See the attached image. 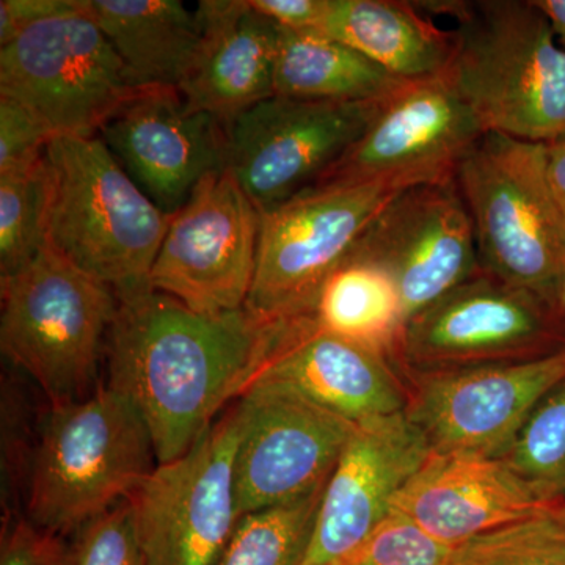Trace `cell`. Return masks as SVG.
Masks as SVG:
<instances>
[{
    "label": "cell",
    "instance_id": "27",
    "mask_svg": "<svg viewBox=\"0 0 565 565\" xmlns=\"http://www.w3.org/2000/svg\"><path fill=\"white\" fill-rule=\"evenodd\" d=\"M548 504L565 503V379L527 416L498 457Z\"/></svg>",
    "mask_w": 565,
    "mask_h": 565
},
{
    "label": "cell",
    "instance_id": "2",
    "mask_svg": "<svg viewBox=\"0 0 565 565\" xmlns=\"http://www.w3.org/2000/svg\"><path fill=\"white\" fill-rule=\"evenodd\" d=\"M414 3L455 18L444 77L486 132L546 143L565 131V50L534 0Z\"/></svg>",
    "mask_w": 565,
    "mask_h": 565
},
{
    "label": "cell",
    "instance_id": "14",
    "mask_svg": "<svg viewBox=\"0 0 565 565\" xmlns=\"http://www.w3.org/2000/svg\"><path fill=\"white\" fill-rule=\"evenodd\" d=\"M484 134L444 76L407 81L382 99L363 136L315 185L382 184L405 191L451 182Z\"/></svg>",
    "mask_w": 565,
    "mask_h": 565
},
{
    "label": "cell",
    "instance_id": "6",
    "mask_svg": "<svg viewBox=\"0 0 565 565\" xmlns=\"http://www.w3.org/2000/svg\"><path fill=\"white\" fill-rule=\"evenodd\" d=\"M455 181L473 222L481 269L556 302L565 214L546 177L544 143L486 132Z\"/></svg>",
    "mask_w": 565,
    "mask_h": 565
},
{
    "label": "cell",
    "instance_id": "39",
    "mask_svg": "<svg viewBox=\"0 0 565 565\" xmlns=\"http://www.w3.org/2000/svg\"><path fill=\"white\" fill-rule=\"evenodd\" d=\"M557 511H559L561 516L565 520V503L559 504V508H557Z\"/></svg>",
    "mask_w": 565,
    "mask_h": 565
},
{
    "label": "cell",
    "instance_id": "21",
    "mask_svg": "<svg viewBox=\"0 0 565 565\" xmlns=\"http://www.w3.org/2000/svg\"><path fill=\"white\" fill-rule=\"evenodd\" d=\"M202 40L178 92L192 110L228 125L275 96L278 25L247 0H203L196 7Z\"/></svg>",
    "mask_w": 565,
    "mask_h": 565
},
{
    "label": "cell",
    "instance_id": "16",
    "mask_svg": "<svg viewBox=\"0 0 565 565\" xmlns=\"http://www.w3.org/2000/svg\"><path fill=\"white\" fill-rule=\"evenodd\" d=\"M353 252L390 275L405 322L481 270L473 222L456 181L397 193Z\"/></svg>",
    "mask_w": 565,
    "mask_h": 565
},
{
    "label": "cell",
    "instance_id": "5",
    "mask_svg": "<svg viewBox=\"0 0 565 565\" xmlns=\"http://www.w3.org/2000/svg\"><path fill=\"white\" fill-rule=\"evenodd\" d=\"M3 356L40 386L51 407L95 393L118 299L50 244L0 278Z\"/></svg>",
    "mask_w": 565,
    "mask_h": 565
},
{
    "label": "cell",
    "instance_id": "18",
    "mask_svg": "<svg viewBox=\"0 0 565 565\" xmlns=\"http://www.w3.org/2000/svg\"><path fill=\"white\" fill-rule=\"evenodd\" d=\"M99 139L163 214L188 203L199 182L226 169V126L192 110L177 88H145L104 122Z\"/></svg>",
    "mask_w": 565,
    "mask_h": 565
},
{
    "label": "cell",
    "instance_id": "11",
    "mask_svg": "<svg viewBox=\"0 0 565 565\" xmlns=\"http://www.w3.org/2000/svg\"><path fill=\"white\" fill-rule=\"evenodd\" d=\"M236 405L241 437L234 489L239 516L291 503L326 484L359 427L269 377L256 379Z\"/></svg>",
    "mask_w": 565,
    "mask_h": 565
},
{
    "label": "cell",
    "instance_id": "33",
    "mask_svg": "<svg viewBox=\"0 0 565 565\" xmlns=\"http://www.w3.org/2000/svg\"><path fill=\"white\" fill-rule=\"evenodd\" d=\"M0 565H70V545L62 535L20 516L3 531Z\"/></svg>",
    "mask_w": 565,
    "mask_h": 565
},
{
    "label": "cell",
    "instance_id": "35",
    "mask_svg": "<svg viewBox=\"0 0 565 565\" xmlns=\"http://www.w3.org/2000/svg\"><path fill=\"white\" fill-rule=\"evenodd\" d=\"M256 13L288 31H321L332 0H247Z\"/></svg>",
    "mask_w": 565,
    "mask_h": 565
},
{
    "label": "cell",
    "instance_id": "25",
    "mask_svg": "<svg viewBox=\"0 0 565 565\" xmlns=\"http://www.w3.org/2000/svg\"><path fill=\"white\" fill-rule=\"evenodd\" d=\"M311 319L319 329L385 353L393 362L405 326L390 275L353 250L323 282Z\"/></svg>",
    "mask_w": 565,
    "mask_h": 565
},
{
    "label": "cell",
    "instance_id": "7",
    "mask_svg": "<svg viewBox=\"0 0 565 565\" xmlns=\"http://www.w3.org/2000/svg\"><path fill=\"white\" fill-rule=\"evenodd\" d=\"M137 87L88 11L41 21L0 46V95L17 99L54 137H95Z\"/></svg>",
    "mask_w": 565,
    "mask_h": 565
},
{
    "label": "cell",
    "instance_id": "15",
    "mask_svg": "<svg viewBox=\"0 0 565 565\" xmlns=\"http://www.w3.org/2000/svg\"><path fill=\"white\" fill-rule=\"evenodd\" d=\"M407 414L433 452L498 459L565 379V349L541 359L404 374Z\"/></svg>",
    "mask_w": 565,
    "mask_h": 565
},
{
    "label": "cell",
    "instance_id": "32",
    "mask_svg": "<svg viewBox=\"0 0 565 565\" xmlns=\"http://www.w3.org/2000/svg\"><path fill=\"white\" fill-rule=\"evenodd\" d=\"M52 136L28 107L0 95V173L40 162Z\"/></svg>",
    "mask_w": 565,
    "mask_h": 565
},
{
    "label": "cell",
    "instance_id": "12",
    "mask_svg": "<svg viewBox=\"0 0 565 565\" xmlns=\"http://www.w3.org/2000/svg\"><path fill=\"white\" fill-rule=\"evenodd\" d=\"M262 212L228 169L204 177L170 218L152 266V291L200 315L244 310L258 255Z\"/></svg>",
    "mask_w": 565,
    "mask_h": 565
},
{
    "label": "cell",
    "instance_id": "38",
    "mask_svg": "<svg viewBox=\"0 0 565 565\" xmlns=\"http://www.w3.org/2000/svg\"><path fill=\"white\" fill-rule=\"evenodd\" d=\"M556 302L559 305L561 311L565 315V275L563 281H561L559 288H557Z\"/></svg>",
    "mask_w": 565,
    "mask_h": 565
},
{
    "label": "cell",
    "instance_id": "37",
    "mask_svg": "<svg viewBox=\"0 0 565 565\" xmlns=\"http://www.w3.org/2000/svg\"><path fill=\"white\" fill-rule=\"evenodd\" d=\"M534 3L545 14L557 41L565 50V0H534Z\"/></svg>",
    "mask_w": 565,
    "mask_h": 565
},
{
    "label": "cell",
    "instance_id": "34",
    "mask_svg": "<svg viewBox=\"0 0 565 565\" xmlns=\"http://www.w3.org/2000/svg\"><path fill=\"white\" fill-rule=\"evenodd\" d=\"M85 0H2L0 2V46H6L25 29L41 21L76 11Z\"/></svg>",
    "mask_w": 565,
    "mask_h": 565
},
{
    "label": "cell",
    "instance_id": "3",
    "mask_svg": "<svg viewBox=\"0 0 565 565\" xmlns=\"http://www.w3.org/2000/svg\"><path fill=\"white\" fill-rule=\"evenodd\" d=\"M44 163L47 244L118 300L150 291L172 217L140 191L98 136L54 137Z\"/></svg>",
    "mask_w": 565,
    "mask_h": 565
},
{
    "label": "cell",
    "instance_id": "17",
    "mask_svg": "<svg viewBox=\"0 0 565 565\" xmlns=\"http://www.w3.org/2000/svg\"><path fill=\"white\" fill-rule=\"evenodd\" d=\"M433 455L405 412L360 424L323 489L302 565H340L392 514Z\"/></svg>",
    "mask_w": 565,
    "mask_h": 565
},
{
    "label": "cell",
    "instance_id": "23",
    "mask_svg": "<svg viewBox=\"0 0 565 565\" xmlns=\"http://www.w3.org/2000/svg\"><path fill=\"white\" fill-rule=\"evenodd\" d=\"M137 87L180 88L202 40L196 10L178 0H88Z\"/></svg>",
    "mask_w": 565,
    "mask_h": 565
},
{
    "label": "cell",
    "instance_id": "24",
    "mask_svg": "<svg viewBox=\"0 0 565 565\" xmlns=\"http://www.w3.org/2000/svg\"><path fill=\"white\" fill-rule=\"evenodd\" d=\"M404 82L326 33L278 28L274 70L277 96L303 102H379Z\"/></svg>",
    "mask_w": 565,
    "mask_h": 565
},
{
    "label": "cell",
    "instance_id": "22",
    "mask_svg": "<svg viewBox=\"0 0 565 565\" xmlns=\"http://www.w3.org/2000/svg\"><path fill=\"white\" fill-rule=\"evenodd\" d=\"M401 81L445 76L455 35L426 20L414 2L332 0L321 28Z\"/></svg>",
    "mask_w": 565,
    "mask_h": 565
},
{
    "label": "cell",
    "instance_id": "31",
    "mask_svg": "<svg viewBox=\"0 0 565 565\" xmlns=\"http://www.w3.org/2000/svg\"><path fill=\"white\" fill-rule=\"evenodd\" d=\"M70 565H145L129 500L77 531L70 545Z\"/></svg>",
    "mask_w": 565,
    "mask_h": 565
},
{
    "label": "cell",
    "instance_id": "10",
    "mask_svg": "<svg viewBox=\"0 0 565 565\" xmlns=\"http://www.w3.org/2000/svg\"><path fill=\"white\" fill-rule=\"evenodd\" d=\"M241 419L234 403L173 462L158 465L128 498L145 565H215L234 533V460Z\"/></svg>",
    "mask_w": 565,
    "mask_h": 565
},
{
    "label": "cell",
    "instance_id": "29",
    "mask_svg": "<svg viewBox=\"0 0 565 565\" xmlns=\"http://www.w3.org/2000/svg\"><path fill=\"white\" fill-rule=\"evenodd\" d=\"M557 508L457 546L451 565H565V520Z\"/></svg>",
    "mask_w": 565,
    "mask_h": 565
},
{
    "label": "cell",
    "instance_id": "30",
    "mask_svg": "<svg viewBox=\"0 0 565 565\" xmlns=\"http://www.w3.org/2000/svg\"><path fill=\"white\" fill-rule=\"evenodd\" d=\"M456 548L427 534L408 516L392 511L340 565H451Z\"/></svg>",
    "mask_w": 565,
    "mask_h": 565
},
{
    "label": "cell",
    "instance_id": "19",
    "mask_svg": "<svg viewBox=\"0 0 565 565\" xmlns=\"http://www.w3.org/2000/svg\"><path fill=\"white\" fill-rule=\"evenodd\" d=\"M556 505L539 500L501 459L433 452L393 503L427 534L459 546Z\"/></svg>",
    "mask_w": 565,
    "mask_h": 565
},
{
    "label": "cell",
    "instance_id": "1",
    "mask_svg": "<svg viewBox=\"0 0 565 565\" xmlns=\"http://www.w3.org/2000/svg\"><path fill=\"white\" fill-rule=\"evenodd\" d=\"M285 322L247 310L200 315L167 294L118 300L107 341V385L128 396L150 430L158 465L203 437L218 412L263 373Z\"/></svg>",
    "mask_w": 565,
    "mask_h": 565
},
{
    "label": "cell",
    "instance_id": "36",
    "mask_svg": "<svg viewBox=\"0 0 565 565\" xmlns=\"http://www.w3.org/2000/svg\"><path fill=\"white\" fill-rule=\"evenodd\" d=\"M546 177L565 214V131L544 143Z\"/></svg>",
    "mask_w": 565,
    "mask_h": 565
},
{
    "label": "cell",
    "instance_id": "28",
    "mask_svg": "<svg viewBox=\"0 0 565 565\" xmlns=\"http://www.w3.org/2000/svg\"><path fill=\"white\" fill-rule=\"evenodd\" d=\"M44 156L28 169L0 173V278L31 263L47 244Z\"/></svg>",
    "mask_w": 565,
    "mask_h": 565
},
{
    "label": "cell",
    "instance_id": "4",
    "mask_svg": "<svg viewBox=\"0 0 565 565\" xmlns=\"http://www.w3.org/2000/svg\"><path fill=\"white\" fill-rule=\"evenodd\" d=\"M156 459L139 408L111 386L85 399L51 407L32 449L28 519L58 535L128 500Z\"/></svg>",
    "mask_w": 565,
    "mask_h": 565
},
{
    "label": "cell",
    "instance_id": "26",
    "mask_svg": "<svg viewBox=\"0 0 565 565\" xmlns=\"http://www.w3.org/2000/svg\"><path fill=\"white\" fill-rule=\"evenodd\" d=\"M326 484L300 500L241 516L215 565H302Z\"/></svg>",
    "mask_w": 565,
    "mask_h": 565
},
{
    "label": "cell",
    "instance_id": "13",
    "mask_svg": "<svg viewBox=\"0 0 565 565\" xmlns=\"http://www.w3.org/2000/svg\"><path fill=\"white\" fill-rule=\"evenodd\" d=\"M381 102L275 95L226 125V169L259 212L273 210L313 188L363 136Z\"/></svg>",
    "mask_w": 565,
    "mask_h": 565
},
{
    "label": "cell",
    "instance_id": "9",
    "mask_svg": "<svg viewBox=\"0 0 565 565\" xmlns=\"http://www.w3.org/2000/svg\"><path fill=\"white\" fill-rule=\"evenodd\" d=\"M565 349V315L550 297L479 270L405 322L394 353L407 373L541 359Z\"/></svg>",
    "mask_w": 565,
    "mask_h": 565
},
{
    "label": "cell",
    "instance_id": "20",
    "mask_svg": "<svg viewBox=\"0 0 565 565\" xmlns=\"http://www.w3.org/2000/svg\"><path fill=\"white\" fill-rule=\"evenodd\" d=\"M259 377L285 382L356 426L407 411V381L393 359L326 332L311 318L285 323Z\"/></svg>",
    "mask_w": 565,
    "mask_h": 565
},
{
    "label": "cell",
    "instance_id": "8",
    "mask_svg": "<svg viewBox=\"0 0 565 565\" xmlns=\"http://www.w3.org/2000/svg\"><path fill=\"white\" fill-rule=\"evenodd\" d=\"M401 192L382 184L313 185L262 212L245 310L270 323L311 318L323 282Z\"/></svg>",
    "mask_w": 565,
    "mask_h": 565
}]
</instances>
